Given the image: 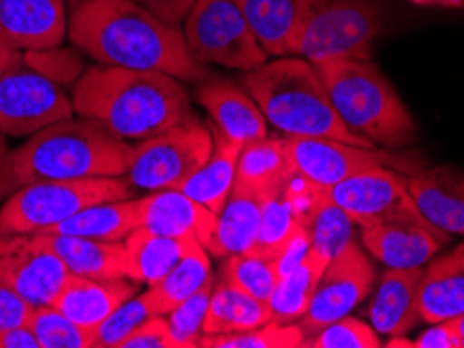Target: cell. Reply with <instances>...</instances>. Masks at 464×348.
<instances>
[{
	"mask_svg": "<svg viewBox=\"0 0 464 348\" xmlns=\"http://www.w3.org/2000/svg\"><path fill=\"white\" fill-rule=\"evenodd\" d=\"M73 49L101 65L163 71L184 81H208L209 70L188 52L179 25H169L132 0H92L70 13Z\"/></svg>",
	"mask_w": 464,
	"mask_h": 348,
	"instance_id": "obj_1",
	"label": "cell"
},
{
	"mask_svg": "<svg viewBox=\"0 0 464 348\" xmlns=\"http://www.w3.org/2000/svg\"><path fill=\"white\" fill-rule=\"evenodd\" d=\"M73 111L118 138L147 140L190 115L187 88L174 75L97 63L72 90Z\"/></svg>",
	"mask_w": 464,
	"mask_h": 348,
	"instance_id": "obj_2",
	"label": "cell"
},
{
	"mask_svg": "<svg viewBox=\"0 0 464 348\" xmlns=\"http://www.w3.org/2000/svg\"><path fill=\"white\" fill-rule=\"evenodd\" d=\"M134 145L113 136L97 121L70 118L32 134L11 150V174L15 188L44 180H91L124 177Z\"/></svg>",
	"mask_w": 464,
	"mask_h": 348,
	"instance_id": "obj_3",
	"label": "cell"
},
{
	"mask_svg": "<svg viewBox=\"0 0 464 348\" xmlns=\"http://www.w3.org/2000/svg\"><path fill=\"white\" fill-rule=\"evenodd\" d=\"M245 88L266 121L285 136H314L377 148L343 124L310 61L295 54L266 61L245 73Z\"/></svg>",
	"mask_w": 464,
	"mask_h": 348,
	"instance_id": "obj_4",
	"label": "cell"
},
{
	"mask_svg": "<svg viewBox=\"0 0 464 348\" xmlns=\"http://www.w3.org/2000/svg\"><path fill=\"white\" fill-rule=\"evenodd\" d=\"M316 71L343 124L374 146L398 148L416 140V121L372 61H326Z\"/></svg>",
	"mask_w": 464,
	"mask_h": 348,
	"instance_id": "obj_5",
	"label": "cell"
},
{
	"mask_svg": "<svg viewBox=\"0 0 464 348\" xmlns=\"http://www.w3.org/2000/svg\"><path fill=\"white\" fill-rule=\"evenodd\" d=\"M385 30L381 0H305L295 57L312 65L326 61H371Z\"/></svg>",
	"mask_w": 464,
	"mask_h": 348,
	"instance_id": "obj_6",
	"label": "cell"
},
{
	"mask_svg": "<svg viewBox=\"0 0 464 348\" xmlns=\"http://www.w3.org/2000/svg\"><path fill=\"white\" fill-rule=\"evenodd\" d=\"M132 186L124 177L44 180L17 188L0 207V236L43 234L91 204L124 201Z\"/></svg>",
	"mask_w": 464,
	"mask_h": 348,
	"instance_id": "obj_7",
	"label": "cell"
},
{
	"mask_svg": "<svg viewBox=\"0 0 464 348\" xmlns=\"http://www.w3.org/2000/svg\"><path fill=\"white\" fill-rule=\"evenodd\" d=\"M188 52L203 65L254 71L270 54L257 42L235 0H195L182 24Z\"/></svg>",
	"mask_w": 464,
	"mask_h": 348,
	"instance_id": "obj_8",
	"label": "cell"
},
{
	"mask_svg": "<svg viewBox=\"0 0 464 348\" xmlns=\"http://www.w3.org/2000/svg\"><path fill=\"white\" fill-rule=\"evenodd\" d=\"M211 148L214 138L209 126L187 115L166 132L134 145L124 180L142 193L179 188L208 161Z\"/></svg>",
	"mask_w": 464,
	"mask_h": 348,
	"instance_id": "obj_9",
	"label": "cell"
},
{
	"mask_svg": "<svg viewBox=\"0 0 464 348\" xmlns=\"http://www.w3.org/2000/svg\"><path fill=\"white\" fill-rule=\"evenodd\" d=\"M73 102L63 86L19 57L0 75V132L13 138L32 136L73 118Z\"/></svg>",
	"mask_w": 464,
	"mask_h": 348,
	"instance_id": "obj_10",
	"label": "cell"
},
{
	"mask_svg": "<svg viewBox=\"0 0 464 348\" xmlns=\"http://www.w3.org/2000/svg\"><path fill=\"white\" fill-rule=\"evenodd\" d=\"M283 142L295 174L323 190L333 188L345 177L371 167H392L398 172L411 167L404 156L387 153V150L347 145L333 138L285 136Z\"/></svg>",
	"mask_w": 464,
	"mask_h": 348,
	"instance_id": "obj_11",
	"label": "cell"
},
{
	"mask_svg": "<svg viewBox=\"0 0 464 348\" xmlns=\"http://www.w3.org/2000/svg\"><path fill=\"white\" fill-rule=\"evenodd\" d=\"M70 276L43 234L0 236V282L32 306L53 305Z\"/></svg>",
	"mask_w": 464,
	"mask_h": 348,
	"instance_id": "obj_12",
	"label": "cell"
},
{
	"mask_svg": "<svg viewBox=\"0 0 464 348\" xmlns=\"http://www.w3.org/2000/svg\"><path fill=\"white\" fill-rule=\"evenodd\" d=\"M374 284V268L364 250L356 242L333 257L326 265L314 292L305 315L299 319L305 338L337 319L350 315L356 306L371 295Z\"/></svg>",
	"mask_w": 464,
	"mask_h": 348,
	"instance_id": "obj_13",
	"label": "cell"
},
{
	"mask_svg": "<svg viewBox=\"0 0 464 348\" xmlns=\"http://www.w3.org/2000/svg\"><path fill=\"white\" fill-rule=\"evenodd\" d=\"M448 240L450 234L429 223L416 207L362 225V244L393 269L422 268Z\"/></svg>",
	"mask_w": 464,
	"mask_h": 348,
	"instance_id": "obj_14",
	"label": "cell"
},
{
	"mask_svg": "<svg viewBox=\"0 0 464 348\" xmlns=\"http://www.w3.org/2000/svg\"><path fill=\"white\" fill-rule=\"evenodd\" d=\"M324 194L339 204L360 228L416 207L408 193V180L392 167L364 169L345 177L333 188H326Z\"/></svg>",
	"mask_w": 464,
	"mask_h": 348,
	"instance_id": "obj_15",
	"label": "cell"
},
{
	"mask_svg": "<svg viewBox=\"0 0 464 348\" xmlns=\"http://www.w3.org/2000/svg\"><path fill=\"white\" fill-rule=\"evenodd\" d=\"M65 0H0V32L17 51H44L67 38Z\"/></svg>",
	"mask_w": 464,
	"mask_h": 348,
	"instance_id": "obj_16",
	"label": "cell"
},
{
	"mask_svg": "<svg viewBox=\"0 0 464 348\" xmlns=\"http://www.w3.org/2000/svg\"><path fill=\"white\" fill-rule=\"evenodd\" d=\"M140 228L169 238H195L209 247L216 230V213L179 188L157 190L139 199Z\"/></svg>",
	"mask_w": 464,
	"mask_h": 348,
	"instance_id": "obj_17",
	"label": "cell"
},
{
	"mask_svg": "<svg viewBox=\"0 0 464 348\" xmlns=\"http://www.w3.org/2000/svg\"><path fill=\"white\" fill-rule=\"evenodd\" d=\"M416 209L446 234H464V174L454 167H429L408 180Z\"/></svg>",
	"mask_w": 464,
	"mask_h": 348,
	"instance_id": "obj_18",
	"label": "cell"
},
{
	"mask_svg": "<svg viewBox=\"0 0 464 348\" xmlns=\"http://www.w3.org/2000/svg\"><path fill=\"white\" fill-rule=\"evenodd\" d=\"M134 295L136 282L130 277L92 279L70 276L53 305L78 325L94 332L121 303Z\"/></svg>",
	"mask_w": 464,
	"mask_h": 348,
	"instance_id": "obj_19",
	"label": "cell"
},
{
	"mask_svg": "<svg viewBox=\"0 0 464 348\" xmlns=\"http://www.w3.org/2000/svg\"><path fill=\"white\" fill-rule=\"evenodd\" d=\"M197 100L209 113L214 126L241 146L268 136L257 102L228 81L208 80L197 90Z\"/></svg>",
	"mask_w": 464,
	"mask_h": 348,
	"instance_id": "obj_20",
	"label": "cell"
},
{
	"mask_svg": "<svg viewBox=\"0 0 464 348\" xmlns=\"http://www.w3.org/2000/svg\"><path fill=\"white\" fill-rule=\"evenodd\" d=\"M420 276L422 268H387L377 292H374L372 303L368 306V319H371L374 332L401 338L420 322L419 305H416Z\"/></svg>",
	"mask_w": 464,
	"mask_h": 348,
	"instance_id": "obj_21",
	"label": "cell"
},
{
	"mask_svg": "<svg viewBox=\"0 0 464 348\" xmlns=\"http://www.w3.org/2000/svg\"><path fill=\"white\" fill-rule=\"evenodd\" d=\"M419 315L427 324H440L464 313V252L456 247L422 269L416 292Z\"/></svg>",
	"mask_w": 464,
	"mask_h": 348,
	"instance_id": "obj_22",
	"label": "cell"
},
{
	"mask_svg": "<svg viewBox=\"0 0 464 348\" xmlns=\"http://www.w3.org/2000/svg\"><path fill=\"white\" fill-rule=\"evenodd\" d=\"M235 5L270 57L295 54L305 0H235Z\"/></svg>",
	"mask_w": 464,
	"mask_h": 348,
	"instance_id": "obj_23",
	"label": "cell"
},
{
	"mask_svg": "<svg viewBox=\"0 0 464 348\" xmlns=\"http://www.w3.org/2000/svg\"><path fill=\"white\" fill-rule=\"evenodd\" d=\"M209 129L211 138H214V148H211L208 161L193 175L187 177L179 190L218 215L227 204L232 186H235L237 163L243 146L230 140L216 126H209Z\"/></svg>",
	"mask_w": 464,
	"mask_h": 348,
	"instance_id": "obj_24",
	"label": "cell"
},
{
	"mask_svg": "<svg viewBox=\"0 0 464 348\" xmlns=\"http://www.w3.org/2000/svg\"><path fill=\"white\" fill-rule=\"evenodd\" d=\"M49 247L65 263L72 276L92 279H121L126 271V244L124 240H97L84 236L43 234Z\"/></svg>",
	"mask_w": 464,
	"mask_h": 348,
	"instance_id": "obj_25",
	"label": "cell"
},
{
	"mask_svg": "<svg viewBox=\"0 0 464 348\" xmlns=\"http://www.w3.org/2000/svg\"><path fill=\"white\" fill-rule=\"evenodd\" d=\"M262 202L249 190L232 186L227 204L216 217V230L208 247L211 257L227 259L254 249L262 223Z\"/></svg>",
	"mask_w": 464,
	"mask_h": 348,
	"instance_id": "obj_26",
	"label": "cell"
},
{
	"mask_svg": "<svg viewBox=\"0 0 464 348\" xmlns=\"http://www.w3.org/2000/svg\"><path fill=\"white\" fill-rule=\"evenodd\" d=\"M197 242L199 240L195 238H169L147 228H136L124 240L128 277L136 284L155 286Z\"/></svg>",
	"mask_w": 464,
	"mask_h": 348,
	"instance_id": "obj_27",
	"label": "cell"
},
{
	"mask_svg": "<svg viewBox=\"0 0 464 348\" xmlns=\"http://www.w3.org/2000/svg\"><path fill=\"white\" fill-rule=\"evenodd\" d=\"M295 174L286 156L281 138H264L249 142L241 148L237 163L235 186H241L266 201L268 196L281 193L289 177Z\"/></svg>",
	"mask_w": 464,
	"mask_h": 348,
	"instance_id": "obj_28",
	"label": "cell"
},
{
	"mask_svg": "<svg viewBox=\"0 0 464 348\" xmlns=\"http://www.w3.org/2000/svg\"><path fill=\"white\" fill-rule=\"evenodd\" d=\"M140 228L139 199L124 201H105L82 209L80 213L72 215L70 220L53 225L43 234H63V236H84L97 238V240H126Z\"/></svg>",
	"mask_w": 464,
	"mask_h": 348,
	"instance_id": "obj_29",
	"label": "cell"
},
{
	"mask_svg": "<svg viewBox=\"0 0 464 348\" xmlns=\"http://www.w3.org/2000/svg\"><path fill=\"white\" fill-rule=\"evenodd\" d=\"M272 315L270 303H264L247 292L237 288L235 284L218 279L211 292L203 334H232L254 330L270 324Z\"/></svg>",
	"mask_w": 464,
	"mask_h": 348,
	"instance_id": "obj_30",
	"label": "cell"
},
{
	"mask_svg": "<svg viewBox=\"0 0 464 348\" xmlns=\"http://www.w3.org/2000/svg\"><path fill=\"white\" fill-rule=\"evenodd\" d=\"M326 265H329V261L310 249L304 261L291 274L278 279L275 295L270 298L275 322L297 324L305 315Z\"/></svg>",
	"mask_w": 464,
	"mask_h": 348,
	"instance_id": "obj_31",
	"label": "cell"
},
{
	"mask_svg": "<svg viewBox=\"0 0 464 348\" xmlns=\"http://www.w3.org/2000/svg\"><path fill=\"white\" fill-rule=\"evenodd\" d=\"M214 277L216 276L211 274L209 252L203 244L197 242L161 282L149 286V288L153 290L163 315H168L169 311L176 309L188 296H193L195 292H199Z\"/></svg>",
	"mask_w": 464,
	"mask_h": 348,
	"instance_id": "obj_32",
	"label": "cell"
},
{
	"mask_svg": "<svg viewBox=\"0 0 464 348\" xmlns=\"http://www.w3.org/2000/svg\"><path fill=\"white\" fill-rule=\"evenodd\" d=\"M304 225L310 231L312 249L323 255L326 261H331L353 240V225L356 223L323 190L316 207L312 209Z\"/></svg>",
	"mask_w": 464,
	"mask_h": 348,
	"instance_id": "obj_33",
	"label": "cell"
},
{
	"mask_svg": "<svg viewBox=\"0 0 464 348\" xmlns=\"http://www.w3.org/2000/svg\"><path fill=\"white\" fill-rule=\"evenodd\" d=\"M286 186V183H285ZM302 228V221L297 220L295 209H293L289 194L283 188L281 193L268 196L262 202V223H259V234L249 252L256 257H264L275 261L281 255L285 244L291 240V236Z\"/></svg>",
	"mask_w": 464,
	"mask_h": 348,
	"instance_id": "obj_34",
	"label": "cell"
},
{
	"mask_svg": "<svg viewBox=\"0 0 464 348\" xmlns=\"http://www.w3.org/2000/svg\"><path fill=\"white\" fill-rule=\"evenodd\" d=\"M305 334L299 324H270L232 334H203L199 348H299Z\"/></svg>",
	"mask_w": 464,
	"mask_h": 348,
	"instance_id": "obj_35",
	"label": "cell"
},
{
	"mask_svg": "<svg viewBox=\"0 0 464 348\" xmlns=\"http://www.w3.org/2000/svg\"><path fill=\"white\" fill-rule=\"evenodd\" d=\"M155 315H163L160 303L153 295L151 288L145 292H136L126 303H121L111 315H109L97 330H94V344L92 348H118L130 332H134L140 324Z\"/></svg>",
	"mask_w": 464,
	"mask_h": 348,
	"instance_id": "obj_36",
	"label": "cell"
},
{
	"mask_svg": "<svg viewBox=\"0 0 464 348\" xmlns=\"http://www.w3.org/2000/svg\"><path fill=\"white\" fill-rule=\"evenodd\" d=\"M218 279L235 284L237 288L245 290L247 295L264 300V303H270L278 284V274L270 259L243 252V255L224 259L220 277Z\"/></svg>",
	"mask_w": 464,
	"mask_h": 348,
	"instance_id": "obj_37",
	"label": "cell"
},
{
	"mask_svg": "<svg viewBox=\"0 0 464 348\" xmlns=\"http://www.w3.org/2000/svg\"><path fill=\"white\" fill-rule=\"evenodd\" d=\"M27 325L38 338L40 348H92L94 344V332L78 325L54 305L36 306Z\"/></svg>",
	"mask_w": 464,
	"mask_h": 348,
	"instance_id": "obj_38",
	"label": "cell"
},
{
	"mask_svg": "<svg viewBox=\"0 0 464 348\" xmlns=\"http://www.w3.org/2000/svg\"><path fill=\"white\" fill-rule=\"evenodd\" d=\"M218 277L209 279L199 292L188 296L176 309L168 313V325L172 332L176 348H197L203 336V322H206L211 292Z\"/></svg>",
	"mask_w": 464,
	"mask_h": 348,
	"instance_id": "obj_39",
	"label": "cell"
},
{
	"mask_svg": "<svg viewBox=\"0 0 464 348\" xmlns=\"http://www.w3.org/2000/svg\"><path fill=\"white\" fill-rule=\"evenodd\" d=\"M302 346L310 348H379L381 338L372 325L356 317H341L337 322L320 327L304 340Z\"/></svg>",
	"mask_w": 464,
	"mask_h": 348,
	"instance_id": "obj_40",
	"label": "cell"
},
{
	"mask_svg": "<svg viewBox=\"0 0 464 348\" xmlns=\"http://www.w3.org/2000/svg\"><path fill=\"white\" fill-rule=\"evenodd\" d=\"M76 51L63 49V46H54V49L44 51H25L24 59L34 67V70L49 75L51 80L59 81L61 86L76 84L80 75L84 73V63H82L80 54Z\"/></svg>",
	"mask_w": 464,
	"mask_h": 348,
	"instance_id": "obj_41",
	"label": "cell"
},
{
	"mask_svg": "<svg viewBox=\"0 0 464 348\" xmlns=\"http://www.w3.org/2000/svg\"><path fill=\"white\" fill-rule=\"evenodd\" d=\"M118 348H176L166 315H155L121 340Z\"/></svg>",
	"mask_w": 464,
	"mask_h": 348,
	"instance_id": "obj_42",
	"label": "cell"
},
{
	"mask_svg": "<svg viewBox=\"0 0 464 348\" xmlns=\"http://www.w3.org/2000/svg\"><path fill=\"white\" fill-rule=\"evenodd\" d=\"M34 309L36 306H32L15 290L0 282V332L30 324Z\"/></svg>",
	"mask_w": 464,
	"mask_h": 348,
	"instance_id": "obj_43",
	"label": "cell"
},
{
	"mask_svg": "<svg viewBox=\"0 0 464 348\" xmlns=\"http://www.w3.org/2000/svg\"><path fill=\"white\" fill-rule=\"evenodd\" d=\"M310 249H312L310 231H308V228H305V225H302V228H299L295 234L291 236V240L285 244L281 255H278L275 261H272V263H275V268H276L278 279L285 277L286 274H291V271L304 261L305 255L310 252Z\"/></svg>",
	"mask_w": 464,
	"mask_h": 348,
	"instance_id": "obj_44",
	"label": "cell"
},
{
	"mask_svg": "<svg viewBox=\"0 0 464 348\" xmlns=\"http://www.w3.org/2000/svg\"><path fill=\"white\" fill-rule=\"evenodd\" d=\"M132 3L147 9L149 13H153L161 22L180 27L184 19H187L188 11L193 9L195 0H132Z\"/></svg>",
	"mask_w": 464,
	"mask_h": 348,
	"instance_id": "obj_45",
	"label": "cell"
},
{
	"mask_svg": "<svg viewBox=\"0 0 464 348\" xmlns=\"http://www.w3.org/2000/svg\"><path fill=\"white\" fill-rule=\"evenodd\" d=\"M412 346L416 348H462V340L456 332L452 322H440L431 324L429 330H425L420 336L412 340Z\"/></svg>",
	"mask_w": 464,
	"mask_h": 348,
	"instance_id": "obj_46",
	"label": "cell"
},
{
	"mask_svg": "<svg viewBox=\"0 0 464 348\" xmlns=\"http://www.w3.org/2000/svg\"><path fill=\"white\" fill-rule=\"evenodd\" d=\"M0 348H40L30 325H17L0 332Z\"/></svg>",
	"mask_w": 464,
	"mask_h": 348,
	"instance_id": "obj_47",
	"label": "cell"
},
{
	"mask_svg": "<svg viewBox=\"0 0 464 348\" xmlns=\"http://www.w3.org/2000/svg\"><path fill=\"white\" fill-rule=\"evenodd\" d=\"M15 182L11 174V148L6 145L5 134L0 132V201H6L15 193Z\"/></svg>",
	"mask_w": 464,
	"mask_h": 348,
	"instance_id": "obj_48",
	"label": "cell"
},
{
	"mask_svg": "<svg viewBox=\"0 0 464 348\" xmlns=\"http://www.w3.org/2000/svg\"><path fill=\"white\" fill-rule=\"evenodd\" d=\"M19 57H22V51H17L15 46L5 38V33L0 32V75L9 70Z\"/></svg>",
	"mask_w": 464,
	"mask_h": 348,
	"instance_id": "obj_49",
	"label": "cell"
},
{
	"mask_svg": "<svg viewBox=\"0 0 464 348\" xmlns=\"http://www.w3.org/2000/svg\"><path fill=\"white\" fill-rule=\"evenodd\" d=\"M450 322H452V325L456 327V332H459V336L462 340V348H464V313H462V315H459V317L450 319Z\"/></svg>",
	"mask_w": 464,
	"mask_h": 348,
	"instance_id": "obj_50",
	"label": "cell"
},
{
	"mask_svg": "<svg viewBox=\"0 0 464 348\" xmlns=\"http://www.w3.org/2000/svg\"><path fill=\"white\" fill-rule=\"evenodd\" d=\"M65 3H67V11L73 13V11H78L80 6L92 3V0H65Z\"/></svg>",
	"mask_w": 464,
	"mask_h": 348,
	"instance_id": "obj_51",
	"label": "cell"
},
{
	"mask_svg": "<svg viewBox=\"0 0 464 348\" xmlns=\"http://www.w3.org/2000/svg\"><path fill=\"white\" fill-rule=\"evenodd\" d=\"M460 249H462V252H464V242H462V244H460Z\"/></svg>",
	"mask_w": 464,
	"mask_h": 348,
	"instance_id": "obj_52",
	"label": "cell"
}]
</instances>
